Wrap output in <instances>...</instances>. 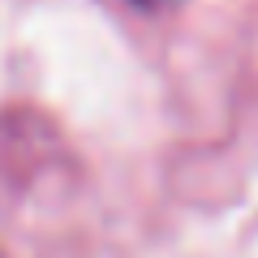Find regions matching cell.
Listing matches in <instances>:
<instances>
[{"label":"cell","mask_w":258,"mask_h":258,"mask_svg":"<svg viewBox=\"0 0 258 258\" xmlns=\"http://www.w3.org/2000/svg\"><path fill=\"white\" fill-rule=\"evenodd\" d=\"M138 5H159V0H138Z\"/></svg>","instance_id":"6da1fadb"}]
</instances>
